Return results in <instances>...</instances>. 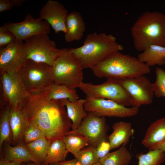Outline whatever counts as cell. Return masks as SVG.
Returning a JSON list of instances; mask_svg holds the SVG:
<instances>
[{
	"label": "cell",
	"mask_w": 165,
	"mask_h": 165,
	"mask_svg": "<svg viewBox=\"0 0 165 165\" xmlns=\"http://www.w3.org/2000/svg\"><path fill=\"white\" fill-rule=\"evenodd\" d=\"M21 109L28 122L38 126L51 142L62 139L71 130L65 106L60 100L49 99L43 89L28 91Z\"/></svg>",
	"instance_id": "6da1fadb"
},
{
	"label": "cell",
	"mask_w": 165,
	"mask_h": 165,
	"mask_svg": "<svg viewBox=\"0 0 165 165\" xmlns=\"http://www.w3.org/2000/svg\"><path fill=\"white\" fill-rule=\"evenodd\" d=\"M133 44L138 51L149 46H165V14L156 11H146L138 18L131 29Z\"/></svg>",
	"instance_id": "7a4b0ae2"
},
{
	"label": "cell",
	"mask_w": 165,
	"mask_h": 165,
	"mask_svg": "<svg viewBox=\"0 0 165 165\" xmlns=\"http://www.w3.org/2000/svg\"><path fill=\"white\" fill-rule=\"evenodd\" d=\"M99 78L121 79L144 75L150 72V67L137 58L117 51L90 68Z\"/></svg>",
	"instance_id": "3957f363"
},
{
	"label": "cell",
	"mask_w": 165,
	"mask_h": 165,
	"mask_svg": "<svg viewBox=\"0 0 165 165\" xmlns=\"http://www.w3.org/2000/svg\"><path fill=\"white\" fill-rule=\"evenodd\" d=\"M69 49L85 69L98 64L113 53L122 50L123 47L112 35L94 32L86 36L82 46Z\"/></svg>",
	"instance_id": "277c9868"
},
{
	"label": "cell",
	"mask_w": 165,
	"mask_h": 165,
	"mask_svg": "<svg viewBox=\"0 0 165 165\" xmlns=\"http://www.w3.org/2000/svg\"><path fill=\"white\" fill-rule=\"evenodd\" d=\"M83 69L80 61L69 49H61L52 66L53 82L75 89L83 82Z\"/></svg>",
	"instance_id": "5b68a950"
},
{
	"label": "cell",
	"mask_w": 165,
	"mask_h": 165,
	"mask_svg": "<svg viewBox=\"0 0 165 165\" xmlns=\"http://www.w3.org/2000/svg\"><path fill=\"white\" fill-rule=\"evenodd\" d=\"M79 88L86 97L105 99L125 106L137 107L134 100L117 80L107 79L98 85L83 82Z\"/></svg>",
	"instance_id": "8992f818"
},
{
	"label": "cell",
	"mask_w": 165,
	"mask_h": 165,
	"mask_svg": "<svg viewBox=\"0 0 165 165\" xmlns=\"http://www.w3.org/2000/svg\"><path fill=\"white\" fill-rule=\"evenodd\" d=\"M48 34L40 33L24 40L27 52V59L53 66L60 49L57 47L54 41L50 39Z\"/></svg>",
	"instance_id": "52a82bcc"
},
{
	"label": "cell",
	"mask_w": 165,
	"mask_h": 165,
	"mask_svg": "<svg viewBox=\"0 0 165 165\" xmlns=\"http://www.w3.org/2000/svg\"><path fill=\"white\" fill-rule=\"evenodd\" d=\"M28 91L43 89L53 82L52 67L27 59L19 70Z\"/></svg>",
	"instance_id": "ba28073f"
},
{
	"label": "cell",
	"mask_w": 165,
	"mask_h": 165,
	"mask_svg": "<svg viewBox=\"0 0 165 165\" xmlns=\"http://www.w3.org/2000/svg\"><path fill=\"white\" fill-rule=\"evenodd\" d=\"M79 126L69 132L81 134L89 139L88 146L96 148L102 141L108 140L109 126L105 117L99 116L92 112H87Z\"/></svg>",
	"instance_id": "9c48e42d"
},
{
	"label": "cell",
	"mask_w": 165,
	"mask_h": 165,
	"mask_svg": "<svg viewBox=\"0 0 165 165\" xmlns=\"http://www.w3.org/2000/svg\"><path fill=\"white\" fill-rule=\"evenodd\" d=\"M84 105L87 112H91L100 117L125 118L136 115L139 108L127 107L112 100L86 97Z\"/></svg>",
	"instance_id": "30bf717a"
},
{
	"label": "cell",
	"mask_w": 165,
	"mask_h": 165,
	"mask_svg": "<svg viewBox=\"0 0 165 165\" xmlns=\"http://www.w3.org/2000/svg\"><path fill=\"white\" fill-rule=\"evenodd\" d=\"M0 73L2 90L6 101L11 108L21 107L28 91L19 71Z\"/></svg>",
	"instance_id": "8fae6325"
},
{
	"label": "cell",
	"mask_w": 165,
	"mask_h": 165,
	"mask_svg": "<svg viewBox=\"0 0 165 165\" xmlns=\"http://www.w3.org/2000/svg\"><path fill=\"white\" fill-rule=\"evenodd\" d=\"M117 80L134 100L137 107L152 103L154 95L152 83L144 75Z\"/></svg>",
	"instance_id": "7c38bea8"
},
{
	"label": "cell",
	"mask_w": 165,
	"mask_h": 165,
	"mask_svg": "<svg viewBox=\"0 0 165 165\" xmlns=\"http://www.w3.org/2000/svg\"><path fill=\"white\" fill-rule=\"evenodd\" d=\"M16 37L17 40L24 41L35 35L50 32V24L45 20L39 17L35 18L30 14L28 13L24 20L20 22H9L3 25Z\"/></svg>",
	"instance_id": "4fadbf2b"
},
{
	"label": "cell",
	"mask_w": 165,
	"mask_h": 165,
	"mask_svg": "<svg viewBox=\"0 0 165 165\" xmlns=\"http://www.w3.org/2000/svg\"><path fill=\"white\" fill-rule=\"evenodd\" d=\"M27 52L23 41L17 40L0 51V72L19 71L27 60Z\"/></svg>",
	"instance_id": "5bb4252c"
},
{
	"label": "cell",
	"mask_w": 165,
	"mask_h": 165,
	"mask_svg": "<svg viewBox=\"0 0 165 165\" xmlns=\"http://www.w3.org/2000/svg\"><path fill=\"white\" fill-rule=\"evenodd\" d=\"M68 14L67 9L61 2L49 0L40 10L39 18L46 21L55 33L61 31L65 34L66 21Z\"/></svg>",
	"instance_id": "9a60e30c"
},
{
	"label": "cell",
	"mask_w": 165,
	"mask_h": 165,
	"mask_svg": "<svg viewBox=\"0 0 165 165\" xmlns=\"http://www.w3.org/2000/svg\"><path fill=\"white\" fill-rule=\"evenodd\" d=\"M112 133L108 137L111 149L117 148L120 146L126 145L134 134L131 123L125 121H119L114 123Z\"/></svg>",
	"instance_id": "2e32d148"
},
{
	"label": "cell",
	"mask_w": 165,
	"mask_h": 165,
	"mask_svg": "<svg viewBox=\"0 0 165 165\" xmlns=\"http://www.w3.org/2000/svg\"><path fill=\"white\" fill-rule=\"evenodd\" d=\"M66 32L64 38L67 42L80 40L85 31L86 25L82 16L79 12L73 11L68 13L66 21Z\"/></svg>",
	"instance_id": "e0dca14e"
},
{
	"label": "cell",
	"mask_w": 165,
	"mask_h": 165,
	"mask_svg": "<svg viewBox=\"0 0 165 165\" xmlns=\"http://www.w3.org/2000/svg\"><path fill=\"white\" fill-rule=\"evenodd\" d=\"M4 144H5L4 150L1 156V159L6 161L20 163L32 162L36 163L35 160L23 142L14 146H11L7 142H5Z\"/></svg>",
	"instance_id": "ac0fdd59"
},
{
	"label": "cell",
	"mask_w": 165,
	"mask_h": 165,
	"mask_svg": "<svg viewBox=\"0 0 165 165\" xmlns=\"http://www.w3.org/2000/svg\"><path fill=\"white\" fill-rule=\"evenodd\" d=\"M165 141V117L152 123L147 129L142 141V145L151 150L157 145Z\"/></svg>",
	"instance_id": "d6986e66"
},
{
	"label": "cell",
	"mask_w": 165,
	"mask_h": 165,
	"mask_svg": "<svg viewBox=\"0 0 165 165\" xmlns=\"http://www.w3.org/2000/svg\"><path fill=\"white\" fill-rule=\"evenodd\" d=\"M9 122L13 136L12 143L16 145L23 142L24 134L28 122L21 107L11 108Z\"/></svg>",
	"instance_id": "ffe728a7"
},
{
	"label": "cell",
	"mask_w": 165,
	"mask_h": 165,
	"mask_svg": "<svg viewBox=\"0 0 165 165\" xmlns=\"http://www.w3.org/2000/svg\"><path fill=\"white\" fill-rule=\"evenodd\" d=\"M60 101L66 107L68 116L72 122L71 130H75L79 126L87 115L84 107L85 99H79L74 102L67 99Z\"/></svg>",
	"instance_id": "44dd1931"
},
{
	"label": "cell",
	"mask_w": 165,
	"mask_h": 165,
	"mask_svg": "<svg viewBox=\"0 0 165 165\" xmlns=\"http://www.w3.org/2000/svg\"><path fill=\"white\" fill-rule=\"evenodd\" d=\"M141 62L149 66L165 64V46L156 45L151 46L137 57Z\"/></svg>",
	"instance_id": "7402d4cb"
},
{
	"label": "cell",
	"mask_w": 165,
	"mask_h": 165,
	"mask_svg": "<svg viewBox=\"0 0 165 165\" xmlns=\"http://www.w3.org/2000/svg\"><path fill=\"white\" fill-rule=\"evenodd\" d=\"M43 89L46 91L50 99L61 100L67 99L72 102L79 99L76 89H71L64 85L53 82Z\"/></svg>",
	"instance_id": "603a6c76"
},
{
	"label": "cell",
	"mask_w": 165,
	"mask_h": 165,
	"mask_svg": "<svg viewBox=\"0 0 165 165\" xmlns=\"http://www.w3.org/2000/svg\"><path fill=\"white\" fill-rule=\"evenodd\" d=\"M132 159L130 152L125 145H122L117 150L108 153L99 162L102 165H129Z\"/></svg>",
	"instance_id": "cb8c5ba5"
},
{
	"label": "cell",
	"mask_w": 165,
	"mask_h": 165,
	"mask_svg": "<svg viewBox=\"0 0 165 165\" xmlns=\"http://www.w3.org/2000/svg\"><path fill=\"white\" fill-rule=\"evenodd\" d=\"M68 152L62 139L54 140L51 142L42 165H48L52 163L65 160Z\"/></svg>",
	"instance_id": "d4e9b609"
},
{
	"label": "cell",
	"mask_w": 165,
	"mask_h": 165,
	"mask_svg": "<svg viewBox=\"0 0 165 165\" xmlns=\"http://www.w3.org/2000/svg\"><path fill=\"white\" fill-rule=\"evenodd\" d=\"M51 142L45 137L26 144L36 163L42 165L47 155Z\"/></svg>",
	"instance_id": "484cf974"
},
{
	"label": "cell",
	"mask_w": 165,
	"mask_h": 165,
	"mask_svg": "<svg viewBox=\"0 0 165 165\" xmlns=\"http://www.w3.org/2000/svg\"><path fill=\"white\" fill-rule=\"evenodd\" d=\"M67 149L73 154L75 158L80 151L88 145L89 139L80 134L68 132L62 138Z\"/></svg>",
	"instance_id": "4316f807"
},
{
	"label": "cell",
	"mask_w": 165,
	"mask_h": 165,
	"mask_svg": "<svg viewBox=\"0 0 165 165\" xmlns=\"http://www.w3.org/2000/svg\"><path fill=\"white\" fill-rule=\"evenodd\" d=\"M11 107L8 105L2 109L0 117V148L2 150L5 142L9 144L12 141V134L9 122Z\"/></svg>",
	"instance_id": "83f0119b"
},
{
	"label": "cell",
	"mask_w": 165,
	"mask_h": 165,
	"mask_svg": "<svg viewBox=\"0 0 165 165\" xmlns=\"http://www.w3.org/2000/svg\"><path fill=\"white\" fill-rule=\"evenodd\" d=\"M138 165H161L165 161V153L160 149L150 150L146 153L136 155Z\"/></svg>",
	"instance_id": "f1b7e54d"
},
{
	"label": "cell",
	"mask_w": 165,
	"mask_h": 165,
	"mask_svg": "<svg viewBox=\"0 0 165 165\" xmlns=\"http://www.w3.org/2000/svg\"><path fill=\"white\" fill-rule=\"evenodd\" d=\"M96 148L87 146L81 149L75 158L80 165H92L99 162L96 153Z\"/></svg>",
	"instance_id": "f546056e"
},
{
	"label": "cell",
	"mask_w": 165,
	"mask_h": 165,
	"mask_svg": "<svg viewBox=\"0 0 165 165\" xmlns=\"http://www.w3.org/2000/svg\"><path fill=\"white\" fill-rule=\"evenodd\" d=\"M155 73L156 80L152 84L154 95L157 97L165 98V70L158 67Z\"/></svg>",
	"instance_id": "4dcf8cb0"
},
{
	"label": "cell",
	"mask_w": 165,
	"mask_h": 165,
	"mask_svg": "<svg viewBox=\"0 0 165 165\" xmlns=\"http://www.w3.org/2000/svg\"><path fill=\"white\" fill-rule=\"evenodd\" d=\"M45 137L40 128L36 125L28 122L23 138V142L27 144L42 137Z\"/></svg>",
	"instance_id": "1f68e13d"
},
{
	"label": "cell",
	"mask_w": 165,
	"mask_h": 165,
	"mask_svg": "<svg viewBox=\"0 0 165 165\" xmlns=\"http://www.w3.org/2000/svg\"><path fill=\"white\" fill-rule=\"evenodd\" d=\"M17 41L14 35L3 25L0 27V47L7 46Z\"/></svg>",
	"instance_id": "d6a6232c"
},
{
	"label": "cell",
	"mask_w": 165,
	"mask_h": 165,
	"mask_svg": "<svg viewBox=\"0 0 165 165\" xmlns=\"http://www.w3.org/2000/svg\"><path fill=\"white\" fill-rule=\"evenodd\" d=\"M110 150V145L108 140L101 142L96 148V156L99 161L109 153Z\"/></svg>",
	"instance_id": "836d02e7"
},
{
	"label": "cell",
	"mask_w": 165,
	"mask_h": 165,
	"mask_svg": "<svg viewBox=\"0 0 165 165\" xmlns=\"http://www.w3.org/2000/svg\"><path fill=\"white\" fill-rule=\"evenodd\" d=\"M13 5L11 0H0V12L11 10Z\"/></svg>",
	"instance_id": "e575fe53"
},
{
	"label": "cell",
	"mask_w": 165,
	"mask_h": 165,
	"mask_svg": "<svg viewBox=\"0 0 165 165\" xmlns=\"http://www.w3.org/2000/svg\"><path fill=\"white\" fill-rule=\"evenodd\" d=\"M77 161L75 159L68 161H62L51 163L50 165H77Z\"/></svg>",
	"instance_id": "d590c367"
},
{
	"label": "cell",
	"mask_w": 165,
	"mask_h": 165,
	"mask_svg": "<svg viewBox=\"0 0 165 165\" xmlns=\"http://www.w3.org/2000/svg\"><path fill=\"white\" fill-rule=\"evenodd\" d=\"M0 165H23V163L6 161L1 159L0 160Z\"/></svg>",
	"instance_id": "8d00e7d4"
},
{
	"label": "cell",
	"mask_w": 165,
	"mask_h": 165,
	"mask_svg": "<svg viewBox=\"0 0 165 165\" xmlns=\"http://www.w3.org/2000/svg\"><path fill=\"white\" fill-rule=\"evenodd\" d=\"M155 149L161 150L165 153V141L157 145L150 150Z\"/></svg>",
	"instance_id": "74e56055"
},
{
	"label": "cell",
	"mask_w": 165,
	"mask_h": 165,
	"mask_svg": "<svg viewBox=\"0 0 165 165\" xmlns=\"http://www.w3.org/2000/svg\"><path fill=\"white\" fill-rule=\"evenodd\" d=\"M13 6H16L21 5L23 3L25 2V0H11Z\"/></svg>",
	"instance_id": "f35d334b"
},
{
	"label": "cell",
	"mask_w": 165,
	"mask_h": 165,
	"mask_svg": "<svg viewBox=\"0 0 165 165\" xmlns=\"http://www.w3.org/2000/svg\"><path fill=\"white\" fill-rule=\"evenodd\" d=\"M26 164L27 165H42L32 162L27 163Z\"/></svg>",
	"instance_id": "ab89813d"
},
{
	"label": "cell",
	"mask_w": 165,
	"mask_h": 165,
	"mask_svg": "<svg viewBox=\"0 0 165 165\" xmlns=\"http://www.w3.org/2000/svg\"><path fill=\"white\" fill-rule=\"evenodd\" d=\"M92 165H102L101 163L99 162L96 163H95Z\"/></svg>",
	"instance_id": "60d3db41"
},
{
	"label": "cell",
	"mask_w": 165,
	"mask_h": 165,
	"mask_svg": "<svg viewBox=\"0 0 165 165\" xmlns=\"http://www.w3.org/2000/svg\"><path fill=\"white\" fill-rule=\"evenodd\" d=\"M23 165H27L26 163H23Z\"/></svg>",
	"instance_id": "b9f144b4"
}]
</instances>
